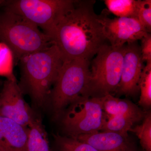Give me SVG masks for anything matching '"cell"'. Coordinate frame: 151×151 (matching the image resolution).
<instances>
[{
	"label": "cell",
	"instance_id": "19",
	"mask_svg": "<svg viewBox=\"0 0 151 151\" xmlns=\"http://www.w3.org/2000/svg\"><path fill=\"white\" fill-rule=\"evenodd\" d=\"M57 151H98L87 143L69 137L55 136Z\"/></svg>",
	"mask_w": 151,
	"mask_h": 151
},
{
	"label": "cell",
	"instance_id": "21",
	"mask_svg": "<svg viewBox=\"0 0 151 151\" xmlns=\"http://www.w3.org/2000/svg\"><path fill=\"white\" fill-rule=\"evenodd\" d=\"M140 51L143 62H151V35L147 33L141 40Z\"/></svg>",
	"mask_w": 151,
	"mask_h": 151
},
{
	"label": "cell",
	"instance_id": "2",
	"mask_svg": "<svg viewBox=\"0 0 151 151\" xmlns=\"http://www.w3.org/2000/svg\"><path fill=\"white\" fill-rule=\"evenodd\" d=\"M22 92L25 91L37 105L45 103L63 63L56 45L31 53L19 60Z\"/></svg>",
	"mask_w": 151,
	"mask_h": 151
},
{
	"label": "cell",
	"instance_id": "14",
	"mask_svg": "<svg viewBox=\"0 0 151 151\" xmlns=\"http://www.w3.org/2000/svg\"><path fill=\"white\" fill-rule=\"evenodd\" d=\"M26 151H50L47 134L38 118L28 128Z\"/></svg>",
	"mask_w": 151,
	"mask_h": 151
},
{
	"label": "cell",
	"instance_id": "7",
	"mask_svg": "<svg viewBox=\"0 0 151 151\" xmlns=\"http://www.w3.org/2000/svg\"><path fill=\"white\" fill-rule=\"evenodd\" d=\"M63 112L61 123L68 137L76 139L81 135L100 132L105 119L101 97L80 96Z\"/></svg>",
	"mask_w": 151,
	"mask_h": 151
},
{
	"label": "cell",
	"instance_id": "3",
	"mask_svg": "<svg viewBox=\"0 0 151 151\" xmlns=\"http://www.w3.org/2000/svg\"><path fill=\"white\" fill-rule=\"evenodd\" d=\"M0 42L19 61L53 44L51 38L26 19L4 9L0 12Z\"/></svg>",
	"mask_w": 151,
	"mask_h": 151
},
{
	"label": "cell",
	"instance_id": "17",
	"mask_svg": "<svg viewBox=\"0 0 151 151\" xmlns=\"http://www.w3.org/2000/svg\"><path fill=\"white\" fill-rule=\"evenodd\" d=\"M139 88L140 97L139 105L147 110L151 106V62L146 63L141 74Z\"/></svg>",
	"mask_w": 151,
	"mask_h": 151
},
{
	"label": "cell",
	"instance_id": "10",
	"mask_svg": "<svg viewBox=\"0 0 151 151\" xmlns=\"http://www.w3.org/2000/svg\"><path fill=\"white\" fill-rule=\"evenodd\" d=\"M144 67L137 42L125 45L121 80L114 94L132 97L137 95L139 91V82Z\"/></svg>",
	"mask_w": 151,
	"mask_h": 151
},
{
	"label": "cell",
	"instance_id": "18",
	"mask_svg": "<svg viewBox=\"0 0 151 151\" xmlns=\"http://www.w3.org/2000/svg\"><path fill=\"white\" fill-rule=\"evenodd\" d=\"M129 132L135 133L140 140L143 151H151V113L147 111L142 123L133 127Z\"/></svg>",
	"mask_w": 151,
	"mask_h": 151
},
{
	"label": "cell",
	"instance_id": "20",
	"mask_svg": "<svg viewBox=\"0 0 151 151\" xmlns=\"http://www.w3.org/2000/svg\"><path fill=\"white\" fill-rule=\"evenodd\" d=\"M137 19L147 32H151V1L140 0Z\"/></svg>",
	"mask_w": 151,
	"mask_h": 151
},
{
	"label": "cell",
	"instance_id": "5",
	"mask_svg": "<svg viewBox=\"0 0 151 151\" xmlns=\"http://www.w3.org/2000/svg\"><path fill=\"white\" fill-rule=\"evenodd\" d=\"M90 60L76 59L63 62L49 97L56 114H61L72 101L84 94L90 75Z\"/></svg>",
	"mask_w": 151,
	"mask_h": 151
},
{
	"label": "cell",
	"instance_id": "23",
	"mask_svg": "<svg viewBox=\"0 0 151 151\" xmlns=\"http://www.w3.org/2000/svg\"><path fill=\"white\" fill-rule=\"evenodd\" d=\"M136 151H138L137 150H136Z\"/></svg>",
	"mask_w": 151,
	"mask_h": 151
},
{
	"label": "cell",
	"instance_id": "15",
	"mask_svg": "<svg viewBox=\"0 0 151 151\" xmlns=\"http://www.w3.org/2000/svg\"><path fill=\"white\" fill-rule=\"evenodd\" d=\"M140 0H105L108 11L117 17L137 19Z\"/></svg>",
	"mask_w": 151,
	"mask_h": 151
},
{
	"label": "cell",
	"instance_id": "12",
	"mask_svg": "<svg viewBox=\"0 0 151 151\" xmlns=\"http://www.w3.org/2000/svg\"><path fill=\"white\" fill-rule=\"evenodd\" d=\"M28 128L0 115V151H26Z\"/></svg>",
	"mask_w": 151,
	"mask_h": 151
},
{
	"label": "cell",
	"instance_id": "9",
	"mask_svg": "<svg viewBox=\"0 0 151 151\" xmlns=\"http://www.w3.org/2000/svg\"><path fill=\"white\" fill-rule=\"evenodd\" d=\"M0 115L26 128L36 118L25 101L15 79H7L4 83L0 93Z\"/></svg>",
	"mask_w": 151,
	"mask_h": 151
},
{
	"label": "cell",
	"instance_id": "4",
	"mask_svg": "<svg viewBox=\"0 0 151 151\" xmlns=\"http://www.w3.org/2000/svg\"><path fill=\"white\" fill-rule=\"evenodd\" d=\"M125 45L115 47L108 43L100 47L90 63V75L82 96L101 97L113 95L119 86L123 68Z\"/></svg>",
	"mask_w": 151,
	"mask_h": 151
},
{
	"label": "cell",
	"instance_id": "16",
	"mask_svg": "<svg viewBox=\"0 0 151 151\" xmlns=\"http://www.w3.org/2000/svg\"><path fill=\"white\" fill-rule=\"evenodd\" d=\"M137 121L127 116H109L105 114V119L100 132H115L121 134L128 135V132Z\"/></svg>",
	"mask_w": 151,
	"mask_h": 151
},
{
	"label": "cell",
	"instance_id": "1",
	"mask_svg": "<svg viewBox=\"0 0 151 151\" xmlns=\"http://www.w3.org/2000/svg\"><path fill=\"white\" fill-rule=\"evenodd\" d=\"M95 1H74L50 36L63 62L76 59L90 60L108 42L94 12Z\"/></svg>",
	"mask_w": 151,
	"mask_h": 151
},
{
	"label": "cell",
	"instance_id": "13",
	"mask_svg": "<svg viewBox=\"0 0 151 151\" xmlns=\"http://www.w3.org/2000/svg\"><path fill=\"white\" fill-rule=\"evenodd\" d=\"M101 99L103 111L108 116H127L139 122L142 121L147 112L141 110L130 100L120 99L112 94H107Z\"/></svg>",
	"mask_w": 151,
	"mask_h": 151
},
{
	"label": "cell",
	"instance_id": "8",
	"mask_svg": "<svg viewBox=\"0 0 151 151\" xmlns=\"http://www.w3.org/2000/svg\"><path fill=\"white\" fill-rule=\"evenodd\" d=\"M98 17L105 37L113 47H122L127 44L137 42L149 33L137 19H111L103 14Z\"/></svg>",
	"mask_w": 151,
	"mask_h": 151
},
{
	"label": "cell",
	"instance_id": "11",
	"mask_svg": "<svg viewBox=\"0 0 151 151\" xmlns=\"http://www.w3.org/2000/svg\"><path fill=\"white\" fill-rule=\"evenodd\" d=\"M76 139L87 143L98 151H136V143L129 135L99 132L78 136Z\"/></svg>",
	"mask_w": 151,
	"mask_h": 151
},
{
	"label": "cell",
	"instance_id": "6",
	"mask_svg": "<svg viewBox=\"0 0 151 151\" xmlns=\"http://www.w3.org/2000/svg\"><path fill=\"white\" fill-rule=\"evenodd\" d=\"M73 2V0H8L2 6L26 19L50 38L58 22Z\"/></svg>",
	"mask_w": 151,
	"mask_h": 151
},
{
	"label": "cell",
	"instance_id": "22",
	"mask_svg": "<svg viewBox=\"0 0 151 151\" xmlns=\"http://www.w3.org/2000/svg\"><path fill=\"white\" fill-rule=\"evenodd\" d=\"M5 1V0H0V6H2Z\"/></svg>",
	"mask_w": 151,
	"mask_h": 151
}]
</instances>
